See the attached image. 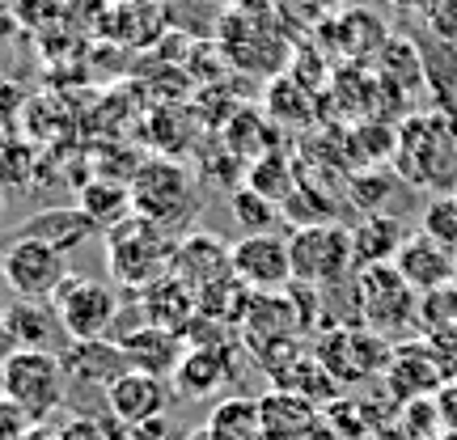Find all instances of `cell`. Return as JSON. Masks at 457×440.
<instances>
[{
	"mask_svg": "<svg viewBox=\"0 0 457 440\" xmlns=\"http://www.w3.org/2000/svg\"><path fill=\"white\" fill-rule=\"evenodd\" d=\"M174 245L179 237L165 233L145 216H128L123 225L106 233V267H111L114 284H123L128 293H145L157 279L170 276L174 267Z\"/></svg>",
	"mask_w": 457,
	"mask_h": 440,
	"instance_id": "obj_1",
	"label": "cell"
},
{
	"mask_svg": "<svg viewBox=\"0 0 457 440\" xmlns=\"http://www.w3.org/2000/svg\"><path fill=\"white\" fill-rule=\"evenodd\" d=\"M398 174L415 187H453L457 182V123L449 114H415L398 131L394 153Z\"/></svg>",
	"mask_w": 457,
	"mask_h": 440,
	"instance_id": "obj_2",
	"label": "cell"
},
{
	"mask_svg": "<svg viewBox=\"0 0 457 440\" xmlns=\"http://www.w3.org/2000/svg\"><path fill=\"white\" fill-rule=\"evenodd\" d=\"M128 191H131V212L162 225L174 237H182V228L195 212V178H191V170L179 165V157L140 162V170L128 182Z\"/></svg>",
	"mask_w": 457,
	"mask_h": 440,
	"instance_id": "obj_3",
	"label": "cell"
},
{
	"mask_svg": "<svg viewBox=\"0 0 457 440\" xmlns=\"http://www.w3.org/2000/svg\"><path fill=\"white\" fill-rule=\"evenodd\" d=\"M64 377L60 352H13L4 360V398L30 424H47L64 403Z\"/></svg>",
	"mask_w": 457,
	"mask_h": 440,
	"instance_id": "obj_4",
	"label": "cell"
},
{
	"mask_svg": "<svg viewBox=\"0 0 457 440\" xmlns=\"http://www.w3.org/2000/svg\"><path fill=\"white\" fill-rule=\"evenodd\" d=\"M288 254H293V284L327 288V284H339V279L356 276L352 228H343L339 220H335V225L293 228Z\"/></svg>",
	"mask_w": 457,
	"mask_h": 440,
	"instance_id": "obj_5",
	"label": "cell"
},
{
	"mask_svg": "<svg viewBox=\"0 0 457 440\" xmlns=\"http://www.w3.org/2000/svg\"><path fill=\"white\" fill-rule=\"evenodd\" d=\"M356 284H360V313H364V327L373 335L386 339V335H398L411 322H420V293L394 271V262L356 271Z\"/></svg>",
	"mask_w": 457,
	"mask_h": 440,
	"instance_id": "obj_6",
	"label": "cell"
},
{
	"mask_svg": "<svg viewBox=\"0 0 457 440\" xmlns=\"http://www.w3.org/2000/svg\"><path fill=\"white\" fill-rule=\"evenodd\" d=\"M68 254L51 250L30 237H13L0 254V279L9 284V293L21 301H55V293L68 279Z\"/></svg>",
	"mask_w": 457,
	"mask_h": 440,
	"instance_id": "obj_7",
	"label": "cell"
},
{
	"mask_svg": "<svg viewBox=\"0 0 457 440\" xmlns=\"http://www.w3.org/2000/svg\"><path fill=\"white\" fill-rule=\"evenodd\" d=\"M119 293L102 279L89 276H68L64 288L55 293V313L64 322L68 339H106V330L119 318Z\"/></svg>",
	"mask_w": 457,
	"mask_h": 440,
	"instance_id": "obj_8",
	"label": "cell"
},
{
	"mask_svg": "<svg viewBox=\"0 0 457 440\" xmlns=\"http://www.w3.org/2000/svg\"><path fill=\"white\" fill-rule=\"evenodd\" d=\"M233 276L250 293H288L293 288V254L279 233H250L233 242Z\"/></svg>",
	"mask_w": 457,
	"mask_h": 440,
	"instance_id": "obj_9",
	"label": "cell"
},
{
	"mask_svg": "<svg viewBox=\"0 0 457 440\" xmlns=\"http://www.w3.org/2000/svg\"><path fill=\"white\" fill-rule=\"evenodd\" d=\"M313 356L327 364V373L339 386H347V381L377 373L390 360V352H386V339L373 335V330H327Z\"/></svg>",
	"mask_w": 457,
	"mask_h": 440,
	"instance_id": "obj_10",
	"label": "cell"
},
{
	"mask_svg": "<svg viewBox=\"0 0 457 440\" xmlns=\"http://www.w3.org/2000/svg\"><path fill=\"white\" fill-rule=\"evenodd\" d=\"M170 276L182 279L187 288L204 293V288L233 276V245H225L216 233H182L179 245H174Z\"/></svg>",
	"mask_w": 457,
	"mask_h": 440,
	"instance_id": "obj_11",
	"label": "cell"
},
{
	"mask_svg": "<svg viewBox=\"0 0 457 440\" xmlns=\"http://www.w3.org/2000/svg\"><path fill=\"white\" fill-rule=\"evenodd\" d=\"M394 271L407 279L420 296H428V293H436V288H445V284L457 279V259H453L449 245L432 242L424 233H415V237H407L403 250L394 254Z\"/></svg>",
	"mask_w": 457,
	"mask_h": 440,
	"instance_id": "obj_12",
	"label": "cell"
},
{
	"mask_svg": "<svg viewBox=\"0 0 457 440\" xmlns=\"http://www.w3.org/2000/svg\"><path fill=\"white\" fill-rule=\"evenodd\" d=\"M60 360H64L68 377H77L81 386H94V390H111L119 377L131 373L119 339H68L60 347Z\"/></svg>",
	"mask_w": 457,
	"mask_h": 440,
	"instance_id": "obj_13",
	"label": "cell"
},
{
	"mask_svg": "<svg viewBox=\"0 0 457 440\" xmlns=\"http://www.w3.org/2000/svg\"><path fill=\"white\" fill-rule=\"evenodd\" d=\"M165 403H170L165 381L162 377H148V373H123L111 390H106V407H111V415L123 424V432L148 424V419H162Z\"/></svg>",
	"mask_w": 457,
	"mask_h": 440,
	"instance_id": "obj_14",
	"label": "cell"
},
{
	"mask_svg": "<svg viewBox=\"0 0 457 440\" xmlns=\"http://www.w3.org/2000/svg\"><path fill=\"white\" fill-rule=\"evenodd\" d=\"M136 301H140V313H145V327L170 330V335H179V339L199 318V293L187 288V284L174 276H165V279H157L153 288L136 293Z\"/></svg>",
	"mask_w": 457,
	"mask_h": 440,
	"instance_id": "obj_15",
	"label": "cell"
},
{
	"mask_svg": "<svg viewBox=\"0 0 457 440\" xmlns=\"http://www.w3.org/2000/svg\"><path fill=\"white\" fill-rule=\"evenodd\" d=\"M13 237H30V242H43L51 250H60V254H72L77 245L98 237V225L81 208H43L30 220H21Z\"/></svg>",
	"mask_w": 457,
	"mask_h": 440,
	"instance_id": "obj_16",
	"label": "cell"
},
{
	"mask_svg": "<svg viewBox=\"0 0 457 440\" xmlns=\"http://www.w3.org/2000/svg\"><path fill=\"white\" fill-rule=\"evenodd\" d=\"M259 419L267 440H313L318 436V407L301 394L267 390L259 398Z\"/></svg>",
	"mask_w": 457,
	"mask_h": 440,
	"instance_id": "obj_17",
	"label": "cell"
},
{
	"mask_svg": "<svg viewBox=\"0 0 457 440\" xmlns=\"http://www.w3.org/2000/svg\"><path fill=\"white\" fill-rule=\"evenodd\" d=\"M228 360H233V343L228 347H187L174 369V394L179 398H212L228 377Z\"/></svg>",
	"mask_w": 457,
	"mask_h": 440,
	"instance_id": "obj_18",
	"label": "cell"
},
{
	"mask_svg": "<svg viewBox=\"0 0 457 440\" xmlns=\"http://www.w3.org/2000/svg\"><path fill=\"white\" fill-rule=\"evenodd\" d=\"M119 347H123V356H128L131 373H148V377H162V381L165 377H174L182 352H187V343H182L179 335L157 330V327L131 330V335L119 339Z\"/></svg>",
	"mask_w": 457,
	"mask_h": 440,
	"instance_id": "obj_19",
	"label": "cell"
},
{
	"mask_svg": "<svg viewBox=\"0 0 457 440\" xmlns=\"http://www.w3.org/2000/svg\"><path fill=\"white\" fill-rule=\"evenodd\" d=\"M4 322L13 330L17 352H55V343L64 335L55 301H21V296H13V305L4 310Z\"/></svg>",
	"mask_w": 457,
	"mask_h": 440,
	"instance_id": "obj_20",
	"label": "cell"
},
{
	"mask_svg": "<svg viewBox=\"0 0 457 440\" xmlns=\"http://www.w3.org/2000/svg\"><path fill=\"white\" fill-rule=\"evenodd\" d=\"M407 242V225L398 216L381 212V216H364L356 228H352V254H356V271L364 267H381V262H394V254Z\"/></svg>",
	"mask_w": 457,
	"mask_h": 440,
	"instance_id": "obj_21",
	"label": "cell"
},
{
	"mask_svg": "<svg viewBox=\"0 0 457 440\" xmlns=\"http://www.w3.org/2000/svg\"><path fill=\"white\" fill-rule=\"evenodd\" d=\"M424 64V85L441 98L445 111H453L457 102V43L441 38L436 30H420V38H411Z\"/></svg>",
	"mask_w": 457,
	"mask_h": 440,
	"instance_id": "obj_22",
	"label": "cell"
},
{
	"mask_svg": "<svg viewBox=\"0 0 457 440\" xmlns=\"http://www.w3.org/2000/svg\"><path fill=\"white\" fill-rule=\"evenodd\" d=\"M77 208H81L94 225H98V233H111L114 225H123L131 212V191L123 187V182H111V178H89L81 187V195H77Z\"/></svg>",
	"mask_w": 457,
	"mask_h": 440,
	"instance_id": "obj_23",
	"label": "cell"
},
{
	"mask_svg": "<svg viewBox=\"0 0 457 440\" xmlns=\"http://www.w3.org/2000/svg\"><path fill=\"white\" fill-rule=\"evenodd\" d=\"M386 43H390V34H386V26H381L369 9H347V13L335 21V47H339L347 60H377Z\"/></svg>",
	"mask_w": 457,
	"mask_h": 440,
	"instance_id": "obj_24",
	"label": "cell"
},
{
	"mask_svg": "<svg viewBox=\"0 0 457 440\" xmlns=\"http://www.w3.org/2000/svg\"><path fill=\"white\" fill-rule=\"evenodd\" d=\"M254 296L259 293H250L237 276H228V279H220V284H212V288L199 293V313L242 335V322H245V313H250V305H254Z\"/></svg>",
	"mask_w": 457,
	"mask_h": 440,
	"instance_id": "obj_25",
	"label": "cell"
},
{
	"mask_svg": "<svg viewBox=\"0 0 457 440\" xmlns=\"http://www.w3.org/2000/svg\"><path fill=\"white\" fill-rule=\"evenodd\" d=\"M212 440H267L259 419V398H220L208 415Z\"/></svg>",
	"mask_w": 457,
	"mask_h": 440,
	"instance_id": "obj_26",
	"label": "cell"
},
{
	"mask_svg": "<svg viewBox=\"0 0 457 440\" xmlns=\"http://www.w3.org/2000/svg\"><path fill=\"white\" fill-rule=\"evenodd\" d=\"M245 187L284 208V199L301 187V170H296V165L276 148V153H267V157H259V162H250V170H245Z\"/></svg>",
	"mask_w": 457,
	"mask_h": 440,
	"instance_id": "obj_27",
	"label": "cell"
},
{
	"mask_svg": "<svg viewBox=\"0 0 457 440\" xmlns=\"http://www.w3.org/2000/svg\"><path fill=\"white\" fill-rule=\"evenodd\" d=\"M377 81L390 85L394 94H407L424 85V64H420V51L407 38H390L381 55H377Z\"/></svg>",
	"mask_w": 457,
	"mask_h": 440,
	"instance_id": "obj_28",
	"label": "cell"
},
{
	"mask_svg": "<svg viewBox=\"0 0 457 440\" xmlns=\"http://www.w3.org/2000/svg\"><path fill=\"white\" fill-rule=\"evenodd\" d=\"M34 170H38V148L17 136V131H0V187L4 191H21L34 182Z\"/></svg>",
	"mask_w": 457,
	"mask_h": 440,
	"instance_id": "obj_29",
	"label": "cell"
},
{
	"mask_svg": "<svg viewBox=\"0 0 457 440\" xmlns=\"http://www.w3.org/2000/svg\"><path fill=\"white\" fill-rule=\"evenodd\" d=\"M228 212H233V225L242 228V237H250V233H276L279 225V203L262 199L250 187H237L228 195Z\"/></svg>",
	"mask_w": 457,
	"mask_h": 440,
	"instance_id": "obj_30",
	"label": "cell"
},
{
	"mask_svg": "<svg viewBox=\"0 0 457 440\" xmlns=\"http://www.w3.org/2000/svg\"><path fill=\"white\" fill-rule=\"evenodd\" d=\"M310 102H313V94L296 81V77H279V81L271 85V94H267V114H276L284 123H288V119L305 123V119H310Z\"/></svg>",
	"mask_w": 457,
	"mask_h": 440,
	"instance_id": "obj_31",
	"label": "cell"
},
{
	"mask_svg": "<svg viewBox=\"0 0 457 440\" xmlns=\"http://www.w3.org/2000/svg\"><path fill=\"white\" fill-rule=\"evenodd\" d=\"M420 233L457 250V195H436L420 216Z\"/></svg>",
	"mask_w": 457,
	"mask_h": 440,
	"instance_id": "obj_32",
	"label": "cell"
},
{
	"mask_svg": "<svg viewBox=\"0 0 457 440\" xmlns=\"http://www.w3.org/2000/svg\"><path fill=\"white\" fill-rule=\"evenodd\" d=\"M390 191H394V174H386V170H360L352 178V203L364 216H381Z\"/></svg>",
	"mask_w": 457,
	"mask_h": 440,
	"instance_id": "obj_33",
	"label": "cell"
},
{
	"mask_svg": "<svg viewBox=\"0 0 457 440\" xmlns=\"http://www.w3.org/2000/svg\"><path fill=\"white\" fill-rule=\"evenodd\" d=\"M428 30H436L441 38L457 43V0H432L428 4Z\"/></svg>",
	"mask_w": 457,
	"mask_h": 440,
	"instance_id": "obj_34",
	"label": "cell"
},
{
	"mask_svg": "<svg viewBox=\"0 0 457 440\" xmlns=\"http://www.w3.org/2000/svg\"><path fill=\"white\" fill-rule=\"evenodd\" d=\"M30 419L21 415V407H13L9 398L0 403V440H26L30 436Z\"/></svg>",
	"mask_w": 457,
	"mask_h": 440,
	"instance_id": "obj_35",
	"label": "cell"
},
{
	"mask_svg": "<svg viewBox=\"0 0 457 440\" xmlns=\"http://www.w3.org/2000/svg\"><path fill=\"white\" fill-rule=\"evenodd\" d=\"M26 106V94H21V85L9 81L4 72H0V123H13L17 114Z\"/></svg>",
	"mask_w": 457,
	"mask_h": 440,
	"instance_id": "obj_36",
	"label": "cell"
},
{
	"mask_svg": "<svg viewBox=\"0 0 457 440\" xmlns=\"http://www.w3.org/2000/svg\"><path fill=\"white\" fill-rule=\"evenodd\" d=\"M60 440H106V432L94 419H72L68 428H60Z\"/></svg>",
	"mask_w": 457,
	"mask_h": 440,
	"instance_id": "obj_37",
	"label": "cell"
},
{
	"mask_svg": "<svg viewBox=\"0 0 457 440\" xmlns=\"http://www.w3.org/2000/svg\"><path fill=\"white\" fill-rule=\"evenodd\" d=\"M17 352V339H13V330H9V322H4V313H0V364L13 356Z\"/></svg>",
	"mask_w": 457,
	"mask_h": 440,
	"instance_id": "obj_38",
	"label": "cell"
},
{
	"mask_svg": "<svg viewBox=\"0 0 457 440\" xmlns=\"http://www.w3.org/2000/svg\"><path fill=\"white\" fill-rule=\"evenodd\" d=\"M182 440H212V432H208V428H195V432H187Z\"/></svg>",
	"mask_w": 457,
	"mask_h": 440,
	"instance_id": "obj_39",
	"label": "cell"
},
{
	"mask_svg": "<svg viewBox=\"0 0 457 440\" xmlns=\"http://www.w3.org/2000/svg\"><path fill=\"white\" fill-rule=\"evenodd\" d=\"M237 4H242V9H259V4H262V9H267L271 0H237Z\"/></svg>",
	"mask_w": 457,
	"mask_h": 440,
	"instance_id": "obj_40",
	"label": "cell"
},
{
	"mask_svg": "<svg viewBox=\"0 0 457 440\" xmlns=\"http://www.w3.org/2000/svg\"><path fill=\"white\" fill-rule=\"evenodd\" d=\"M0 403H4V364H0Z\"/></svg>",
	"mask_w": 457,
	"mask_h": 440,
	"instance_id": "obj_41",
	"label": "cell"
},
{
	"mask_svg": "<svg viewBox=\"0 0 457 440\" xmlns=\"http://www.w3.org/2000/svg\"><path fill=\"white\" fill-rule=\"evenodd\" d=\"M114 4H145V0H114Z\"/></svg>",
	"mask_w": 457,
	"mask_h": 440,
	"instance_id": "obj_42",
	"label": "cell"
},
{
	"mask_svg": "<svg viewBox=\"0 0 457 440\" xmlns=\"http://www.w3.org/2000/svg\"><path fill=\"white\" fill-rule=\"evenodd\" d=\"M0 216H4V187H0Z\"/></svg>",
	"mask_w": 457,
	"mask_h": 440,
	"instance_id": "obj_43",
	"label": "cell"
},
{
	"mask_svg": "<svg viewBox=\"0 0 457 440\" xmlns=\"http://www.w3.org/2000/svg\"><path fill=\"white\" fill-rule=\"evenodd\" d=\"M453 259H457V250H453Z\"/></svg>",
	"mask_w": 457,
	"mask_h": 440,
	"instance_id": "obj_44",
	"label": "cell"
}]
</instances>
